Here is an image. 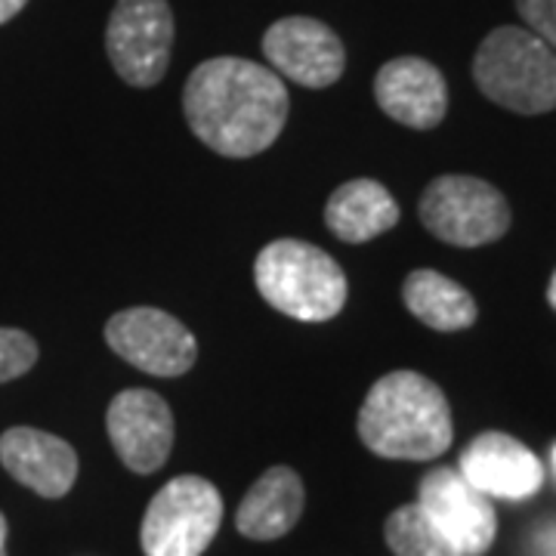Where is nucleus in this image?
<instances>
[{"mask_svg": "<svg viewBox=\"0 0 556 556\" xmlns=\"http://www.w3.org/2000/svg\"><path fill=\"white\" fill-rule=\"evenodd\" d=\"M517 10L529 31L556 53V0H517Z\"/></svg>", "mask_w": 556, "mask_h": 556, "instance_id": "obj_20", "label": "nucleus"}, {"mask_svg": "<svg viewBox=\"0 0 556 556\" xmlns=\"http://www.w3.org/2000/svg\"><path fill=\"white\" fill-rule=\"evenodd\" d=\"M375 100L399 124L415 130H433L448 112V87L433 62L399 56L378 72Z\"/></svg>", "mask_w": 556, "mask_h": 556, "instance_id": "obj_12", "label": "nucleus"}, {"mask_svg": "<svg viewBox=\"0 0 556 556\" xmlns=\"http://www.w3.org/2000/svg\"><path fill=\"white\" fill-rule=\"evenodd\" d=\"M0 464L40 497H62L78 479V455L65 439L35 427H13L0 437Z\"/></svg>", "mask_w": 556, "mask_h": 556, "instance_id": "obj_14", "label": "nucleus"}, {"mask_svg": "<svg viewBox=\"0 0 556 556\" xmlns=\"http://www.w3.org/2000/svg\"><path fill=\"white\" fill-rule=\"evenodd\" d=\"M547 300H551V306L556 309V273L554 278H551V288H547Z\"/></svg>", "mask_w": 556, "mask_h": 556, "instance_id": "obj_23", "label": "nucleus"}, {"mask_svg": "<svg viewBox=\"0 0 556 556\" xmlns=\"http://www.w3.org/2000/svg\"><path fill=\"white\" fill-rule=\"evenodd\" d=\"M223 522V497L217 485L201 477L170 479L149 501L142 517L146 556H201Z\"/></svg>", "mask_w": 556, "mask_h": 556, "instance_id": "obj_5", "label": "nucleus"}, {"mask_svg": "<svg viewBox=\"0 0 556 556\" xmlns=\"http://www.w3.org/2000/svg\"><path fill=\"white\" fill-rule=\"evenodd\" d=\"M358 437L378 457L433 460L455 439L448 399L417 371H393L375 380L362 402Z\"/></svg>", "mask_w": 556, "mask_h": 556, "instance_id": "obj_2", "label": "nucleus"}, {"mask_svg": "<svg viewBox=\"0 0 556 556\" xmlns=\"http://www.w3.org/2000/svg\"><path fill=\"white\" fill-rule=\"evenodd\" d=\"M263 300L298 321H328L346 303V276L338 260L300 239H278L254 263Z\"/></svg>", "mask_w": 556, "mask_h": 556, "instance_id": "obj_3", "label": "nucleus"}, {"mask_svg": "<svg viewBox=\"0 0 556 556\" xmlns=\"http://www.w3.org/2000/svg\"><path fill=\"white\" fill-rule=\"evenodd\" d=\"M38 362V343L20 328H0V383L22 378Z\"/></svg>", "mask_w": 556, "mask_h": 556, "instance_id": "obj_19", "label": "nucleus"}, {"mask_svg": "<svg viewBox=\"0 0 556 556\" xmlns=\"http://www.w3.org/2000/svg\"><path fill=\"white\" fill-rule=\"evenodd\" d=\"M325 223L340 241L362 244L396 226L399 204L378 179H350L325 204Z\"/></svg>", "mask_w": 556, "mask_h": 556, "instance_id": "obj_16", "label": "nucleus"}, {"mask_svg": "<svg viewBox=\"0 0 556 556\" xmlns=\"http://www.w3.org/2000/svg\"><path fill=\"white\" fill-rule=\"evenodd\" d=\"M417 504L430 514L445 535L452 538L460 556H482L497 532L495 507L460 470L437 467L420 479Z\"/></svg>", "mask_w": 556, "mask_h": 556, "instance_id": "obj_10", "label": "nucleus"}, {"mask_svg": "<svg viewBox=\"0 0 556 556\" xmlns=\"http://www.w3.org/2000/svg\"><path fill=\"white\" fill-rule=\"evenodd\" d=\"M473 80L489 100L519 115L556 109V53L529 28L504 25L482 40Z\"/></svg>", "mask_w": 556, "mask_h": 556, "instance_id": "obj_4", "label": "nucleus"}, {"mask_svg": "<svg viewBox=\"0 0 556 556\" xmlns=\"http://www.w3.org/2000/svg\"><path fill=\"white\" fill-rule=\"evenodd\" d=\"M263 56L276 75L309 90L338 84L346 68V50L338 35L325 22L309 16H288L269 25L263 35Z\"/></svg>", "mask_w": 556, "mask_h": 556, "instance_id": "obj_9", "label": "nucleus"}, {"mask_svg": "<svg viewBox=\"0 0 556 556\" xmlns=\"http://www.w3.org/2000/svg\"><path fill=\"white\" fill-rule=\"evenodd\" d=\"M417 217L430 236L455 248L492 244L510 229V204L492 182L477 177H437L420 195Z\"/></svg>", "mask_w": 556, "mask_h": 556, "instance_id": "obj_6", "label": "nucleus"}, {"mask_svg": "<svg viewBox=\"0 0 556 556\" xmlns=\"http://www.w3.org/2000/svg\"><path fill=\"white\" fill-rule=\"evenodd\" d=\"M387 544L396 556H460L452 538L439 529L420 504H405L383 526Z\"/></svg>", "mask_w": 556, "mask_h": 556, "instance_id": "obj_18", "label": "nucleus"}, {"mask_svg": "<svg viewBox=\"0 0 556 556\" xmlns=\"http://www.w3.org/2000/svg\"><path fill=\"white\" fill-rule=\"evenodd\" d=\"M0 556H7V519L0 514Z\"/></svg>", "mask_w": 556, "mask_h": 556, "instance_id": "obj_22", "label": "nucleus"}, {"mask_svg": "<svg viewBox=\"0 0 556 556\" xmlns=\"http://www.w3.org/2000/svg\"><path fill=\"white\" fill-rule=\"evenodd\" d=\"M174 13L167 0H118L105 28V50L130 87H155L170 65Z\"/></svg>", "mask_w": 556, "mask_h": 556, "instance_id": "obj_7", "label": "nucleus"}, {"mask_svg": "<svg viewBox=\"0 0 556 556\" xmlns=\"http://www.w3.org/2000/svg\"><path fill=\"white\" fill-rule=\"evenodd\" d=\"M554 467H556V448H554Z\"/></svg>", "mask_w": 556, "mask_h": 556, "instance_id": "obj_24", "label": "nucleus"}, {"mask_svg": "<svg viewBox=\"0 0 556 556\" xmlns=\"http://www.w3.org/2000/svg\"><path fill=\"white\" fill-rule=\"evenodd\" d=\"M105 430L121 464L134 473H155L174 448L170 405L152 390H124L112 399Z\"/></svg>", "mask_w": 556, "mask_h": 556, "instance_id": "obj_11", "label": "nucleus"}, {"mask_svg": "<svg viewBox=\"0 0 556 556\" xmlns=\"http://www.w3.org/2000/svg\"><path fill=\"white\" fill-rule=\"evenodd\" d=\"M460 473L473 482L482 495L522 501L532 497L544 482V470L519 439L507 433H479L460 455Z\"/></svg>", "mask_w": 556, "mask_h": 556, "instance_id": "obj_13", "label": "nucleus"}, {"mask_svg": "<svg viewBox=\"0 0 556 556\" xmlns=\"http://www.w3.org/2000/svg\"><path fill=\"white\" fill-rule=\"evenodd\" d=\"M408 313L433 331H464L477 321V300L437 269H415L402 285Z\"/></svg>", "mask_w": 556, "mask_h": 556, "instance_id": "obj_17", "label": "nucleus"}, {"mask_svg": "<svg viewBox=\"0 0 556 556\" xmlns=\"http://www.w3.org/2000/svg\"><path fill=\"white\" fill-rule=\"evenodd\" d=\"M303 504V479L291 467H269L239 504L236 529L254 541H276L298 526Z\"/></svg>", "mask_w": 556, "mask_h": 556, "instance_id": "obj_15", "label": "nucleus"}, {"mask_svg": "<svg viewBox=\"0 0 556 556\" xmlns=\"http://www.w3.org/2000/svg\"><path fill=\"white\" fill-rule=\"evenodd\" d=\"M105 343L124 362L155 378H179L199 358L195 334L179 318L155 306H130L115 313L105 325Z\"/></svg>", "mask_w": 556, "mask_h": 556, "instance_id": "obj_8", "label": "nucleus"}, {"mask_svg": "<svg viewBox=\"0 0 556 556\" xmlns=\"http://www.w3.org/2000/svg\"><path fill=\"white\" fill-rule=\"evenodd\" d=\"M182 112L207 149L226 159H251L285 130L288 87L260 62L217 56L189 75Z\"/></svg>", "mask_w": 556, "mask_h": 556, "instance_id": "obj_1", "label": "nucleus"}, {"mask_svg": "<svg viewBox=\"0 0 556 556\" xmlns=\"http://www.w3.org/2000/svg\"><path fill=\"white\" fill-rule=\"evenodd\" d=\"M25 3H28V0H0V25L13 20V16L20 13Z\"/></svg>", "mask_w": 556, "mask_h": 556, "instance_id": "obj_21", "label": "nucleus"}]
</instances>
